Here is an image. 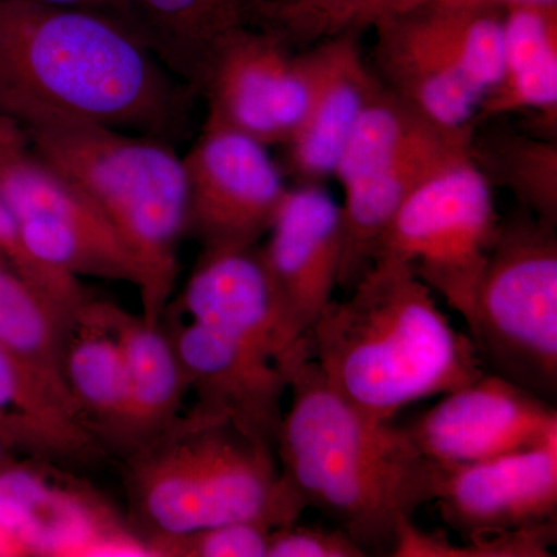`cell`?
<instances>
[{
	"label": "cell",
	"mask_w": 557,
	"mask_h": 557,
	"mask_svg": "<svg viewBox=\"0 0 557 557\" xmlns=\"http://www.w3.org/2000/svg\"><path fill=\"white\" fill-rule=\"evenodd\" d=\"M188 98L137 32L98 11L0 0V120L90 123L164 139Z\"/></svg>",
	"instance_id": "obj_1"
},
{
	"label": "cell",
	"mask_w": 557,
	"mask_h": 557,
	"mask_svg": "<svg viewBox=\"0 0 557 557\" xmlns=\"http://www.w3.org/2000/svg\"><path fill=\"white\" fill-rule=\"evenodd\" d=\"M278 366L292 394L276 440L282 478L366 553H392L399 522L437 498L442 465L417 448L406 428L366 416L336 394L307 339Z\"/></svg>",
	"instance_id": "obj_2"
},
{
	"label": "cell",
	"mask_w": 557,
	"mask_h": 557,
	"mask_svg": "<svg viewBox=\"0 0 557 557\" xmlns=\"http://www.w3.org/2000/svg\"><path fill=\"white\" fill-rule=\"evenodd\" d=\"M350 289L325 307L306 339L329 386L366 416L391 421L485 373L474 341L453 327L406 263L375 259Z\"/></svg>",
	"instance_id": "obj_3"
},
{
	"label": "cell",
	"mask_w": 557,
	"mask_h": 557,
	"mask_svg": "<svg viewBox=\"0 0 557 557\" xmlns=\"http://www.w3.org/2000/svg\"><path fill=\"white\" fill-rule=\"evenodd\" d=\"M22 131L36 156L108 220L137 267L139 317L160 325L177 281L180 240L188 233L183 159L164 139L100 124L50 123Z\"/></svg>",
	"instance_id": "obj_4"
},
{
	"label": "cell",
	"mask_w": 557,
	"mask_h": 557,
	"mask_svg": "<svg viewBox=\"0 0 557 557\" xmlns=\"http://www.w3.org/2000/svg\"><path fill=\"white\" fill-rule=\"evenodd\" d=\"M124 457L149 539L251 520L274 530L307 508L282 478L273 448L196 408Z\"/></svg>",
	"instance_id": "obj_5"
},
{
	"label": "cell",
	"mask_w": 557,
	"mask_h": 557,
	"mask_svg": "<svg viewBox=\"0 0 557 557\" xmlns=\"http://www.w3.org/2000/svg\"><path fill=\"white\" fill-rule=\"evenodd\" d=\"M381 84L440 129L471 141L504 70V10L424 2L373 27Z\"/></svg>",
	"instance_id": "obj_6"
},
{
	"label": "cell",
	"mask_w": 557,
	"mask_h": 557,
	"mask_svg": "<svg viewBox=\"0 0 557 557\" xmlns=\"http://www.w3.org/2000/svg\"><path fill=\"white\" fill-rule=\"evenodd\" d=\"M483 366L542 398L557 388L556 226L500 222L468 325Z\"/></svg>",
	"instance_id": "obj_7"
},
{
	"label": "cell",
	"mask_w": 557,
	"mask_h": 557,
	"mask_svg": "<svg viewBox=\"0 0 557 557\" xmlns=\"http://www.w3.org/2000/svg\"><path fill=\"white\" fill-rule=\"evenodd\" d=\"M498 228L493 185L467 152L410 194L373 260L406 263L469 325Z\"/></svg>",
	"instance_id": "obj_8"
},
{
	"label": "cell",
	"mask_w": 557,
	"mask_h": 557,
	"mask_svg": "<svg viewBox=\"0 0 557 557\" xmlns=\"http://www.w3.org/2000/svg\"><path fill=\"white\" fill-rule=\"evenodd\" d=\"M0 199L16 220L25 248L44 265L137 288V267L108 220L36 156L24 131L9 120H0Z\"/></svg>",
	"instance_id": "obj_9"
},
{
	"label": "cell",
	"mask_w": 557,
	"mask_h": 557,
	"mask_svg": "<svg viewBox=\"0 0 557 557\" xmlns=\"http://www.w3.org/2000/svg\"><path fill=\"white\" fill-rule=\"evenodd\" d=\"M317 79L313 49L295 47L270 28H244L209 62L200 87L208 120L258 139L287 145L309 109Z\"/></svg>",
	"instance_id": "obj_10"
},
{
	"label": "cell",
	"mask_w": 557,
	"mask_h": 557,
	"mask_svg": "<svg viewBox=\"0 0 557 557\" xmlns=\"http://www.w3.org/2000/svg\"><path fill=\"white\" fill-rule=\"evenodd\" d=\"M183 163L188 180V233L203 249L258 245L288 193L267 146L207 119Z\"/></svg>",
	"instance_id": "obj_11"
},
{
	"label": "cell",
	"mask_w": 557,
	"mask_h": 557,
	"mask_svg": "<svg viewBox=\"0 0 557 557\" xmlns=\"http://www.w3.org/2000/svg\"><path fill=\"white\" fill-rule=\"evenodd\" d=\"M418 449L442 467L533 448L557 435L548 399L504 376L483 373L406 428Z\"/></svg>",
	"instance_id": "obj_12"
},
{
	"label": "cell",
	"mask_w": 557,
	"mask_h": 557,
	"mask_svg": "<svg viewBox=\"0 0 557 557\" xmlns=\"http://www.w3.org/2000/svg\"><path fill=\"white\" fill-rule=\"evenodd\" d=\"M260 249L289 347L304 341L339 285L341 205L319 183L288 189Z\"/></svg>",
	"instance_id": "obj_13"
},
{
	"label": "cell",
	"mask_w": 557,
	"mask_h": 557,
	"mask_svg": "<svg viewBox=\"0 0 557 557\" xmlns=\"http://www.w3.org/2000/svg\"><path fill=\"white\" fill-rule=\"evenodd\" d=\"M174 344L194 408L222 418L244 437L276 450L282 398L288 380L281 366L239 341L199 322L161 321Z\"/></svg>",
	"instance_id": "obj_14"
},
{
	"label": "cell",
	"mask_w": 557,
	"mask_h": 557,
	"mask_svg": "<svg viewBox=\"0 0 557 557\" xmlns=\"http://www.w3.org/2000/svg\"><path fill=\"white\" fill-rule=\"evenodd\" d=\"M435 504L461 537L541 525L557 518V435L533 448L443 467Z\"/></svg>",
	"instance_id": "obj_15"
},
{
	"label": "cell",
	"mask_w": 557,
	"mask_h": 557,
	"mask_svg": "<svg viewBox=\"0 0 557 557\" xmlns=\"http://www.w3.org/2000/svg\"><path fill=\"white\" fill-rule=\"evenodd\" d=\"M180 306L190 321L239 341L276 364L293 350L256 245L203 249Z\"/></svg>",
	"instance_id": "obj_16"
},
{
	"label": "cell",
	"mask_w": 557,
	"mask_h": 557,
	"mask_svg": "<svg viewBox=\"0 0 557 557\" xmlns=\"http://www.w3.org/2000/svg\"><path fill=\"white\" fill-rule=\"evenodd\" d=\"M317 79L302 123L288 139V160L302 183L335 174L355 124L380 86L362 54L358 33L311 46Z\"/></svg>",
	"instance_id": "obj_17"
},
{
	"label": "cell",
	"mask_w": 557,
	"mask_h": 557,
	"mask_svg": "<svg viewBox=\"0 0 557 557\" xmlns=\"http://www.w3.org/2000/svg\"><path fill=\"white\" fill-rule=\"evenodd\" d=\"M0 445L47 463H94L108 449L72 399L0 343Z\"/></svg>",
	"instance_id": "obj_18"
},
{
	"label": "cell",
	"mask_w": 557,
	"mask_h": 557,
	"mask_svg": "<svg viewBox=\"0 0 557 557\" xmlns=\"http://www.w3.org/2000/svg\"><path fill=\"white\" fill-rule=\"evenodd\" d=\"M91 317L119 343L129 388V421L123 454L171 426L189 394L174 344L163 324L149 325L108 300L89 299Z\"/></svg>",
	"instance_id": "obj_19"
},
{
	"label": "cell",
	"mask_w": 557,
	"mask_h": 557,
	"mask_svg": "<svg viewBox=\"0 0 557 557\" xmlns=\"http://www.w3.org/2000/svg\"><path fill=\"white\" fill-rule=\"evenodd\" d=\"M467 152L468 145L448 143L421 150L343 186V256L338 287L350 289L369 270L384 233L410 194L440 168Z\"/></svg>",
	"instance_id": "obj_20"
},
{
	"label": "cell",
	"mask_w": 557,
	"mask_h": 557,
	"mask_svg": "<svg viewBox=\"0 0 557 557\" xmlns=\"http://www.w3.org/2000/svg\"><path fill=\"white\" fill-rule=\"evenodd\" d=\"M269 0H132L135 30L200 87L220 47L258 25Z\"/></svg>",
	"instance_id": "obj_21"
},
{
	"label": "cell",
	"mask_w": 557,
	"mask_h": 557,
	"mask_svg": "<svg viewBox=\"0 0 557 557\" xmlns=\"http://www.w3.org/2000/svg\"><path fill=\"white\" fill-rule=\"evenodd\" d=\"M86 304L65 336L62 376L84 423L108 453H123L129 421L126 368L119 343Z\"/></svg>",
	"instance_id": "obj_22"
},
{
	"label": "cell",
	"mask_w": 557,
	"mask_h": 557,
	"mask_svg": "<svg viewBox=\"0 0 557 557\" xmlns=\"http://www.w3.org/2000/svg\"><path fill=\"white\" fill-rule=\"evenodd\" d=\"M448 143L471 145L467 139L440 129L437 124L380 81V86L355 124L333 177L346 186L354 180L398 163L421 150Z\"/></svg>",
	"instance_id": "obj_23"
},
{
	"label": "cell",
	"mask_w": 557,
	"mask_h": 557,
	"mask_svg": "<svg viewBox=\"0 0 557 557\" xmlns=\"http://www.w3.org/2000/svg\"><path fill=\"white\" fill-rule=\"evenodd\" d=\"M469 157L487 182L511 190L542 222L557 223V141L516 132L472 135Z\"/></svg>",
	"instance_id": "obj_24"
},
{
	"label": "cell",
	"mask_w": 557,
	"mask_h": 557,
	"mask_svg": "<svg viewBox=\"0 0 557 557\" xmlns=\"http://www.w3.org/2000/svg\"><path fill=\"white\" fill-rule=\"evenodd\" d=\"M72 324L30 284L0 263V343L73 401L62 376V351Z\"/></svg>",
	"instance_id": "obj_25"
},
{
	"label": "cell",
	"mask_w": 557,
	"mask_h": 557,
	"mask_svg": "<svg viewBox=\"0 0 557 557\" xmlns=\"http://www.w3.org/2000/svg\"><path fill=\"white\" fill-rule=\"evenodd\" d=\"M418 3L421 0H269L258 25L276 32L296 49L346 33L361 35Z\"/></svg>",
	"instance_id": "obj_26"
},
{
	"label": "cell",
	"mask_w": 557,
	"mask_h": 557,
	"mask_svg": "<svg viewBox=\"0 0 557 557\" xmlns=\"http://www.w3.org/2000/svg\"><path fill=\"white\" fill-rule=\"evenodd\" d=\"M557 541L556 520L541 525L467 539L453 544L443 533H424L412 519L401 520L397 530L394 557H549Z\"/></svg>",
	"instance_id": "obj_27"
},
{
	"label": "cell",
	"mask_w": 557,
	"mask_h": 557,
	"mask_svg": "<svg viewBox=\"0 0 557 557\" xmlns=\"http://www.w3.org/2000/svg\"><path fill=\"white\" fill-rule=\"evenodd\" d=\"M271 530L256 520L220 523L180 536L149 539L148 549L156 556L267 557Z\"/></svg>",
	"instance_id": "obj_28"
},
{
	"label": "cell",
	"mask_w": 557,
	"mask_h": 557,
	"mask_svg": "<svg viewBox=\"0 0 557 557\" xmlns=\"http://www.w3.org/2000/svg\"><path fill=\"white\" fill-rule=\"evenodd\" d=\"M364 552L341 528L299 527L296 522L274 528L267 557H364Z\"/></svg>",
	"instance_id": "obj_29"
},
{
	"label": "cell",
	"mask_w": 557,
	"mask_h": 557,
	"mask_svg": "<svg viewBox=\"0 0 557 557\" xmlns=\"http://www.w3.org/2000/svg\"><path fill=\"white\" fill-rule=\"evenodd\" d=\"M0 263L9 267L25 281H35L40 273V263L25 248L16 220L2 199H0Z\"/></svg>",
	"instance_id": "obj_30"
},
{
	"label": "cell",
	"mask_w": 557,
	"mask_h": 557,
	"mask_svg": "<svg viewBox=\"0 0 557 557\" xmlns=\"http://www.w3.org/2000/svg\"><path fill=\"white\" fill-rule=\"evenodd\" d=\"M32 2L47 3V5L70 7V9H83L98 11L108 14L126 24L135 30L134 9L132 0H32Z\"/></svg>",
	"instance_id": "obj_31"
},
{
	"label": "cell",
	"mask_w": 557,
	"mask_h": 557,
	"mask_svg": "<svg viewBox=\"0 0 557 557\" xmlns=\"http://www.w3.org/2000/svg\"><path fill=\"white\" fill-rule=\"evenodd\" d=\"M424 2L457 7H493L500 10L512 5H557V0H421V3Z\"/></svg>",
	"instance_id": "obj_32"
},
{
	"label": "cell",
	"mask_w": 557,
	"mask_h": 557,
	"mask_svg": "<svg viewBox=\"0 0 557 557\" xmlns=\"http://www.w3.org/2000/svg\"><path fill=\"white\" fill-rule=\"evenodd\" d=\"M3 448H2V445H0V453H2Z\"/></svg>",
	"instance_id": "obj_33"
}]
</instances>
